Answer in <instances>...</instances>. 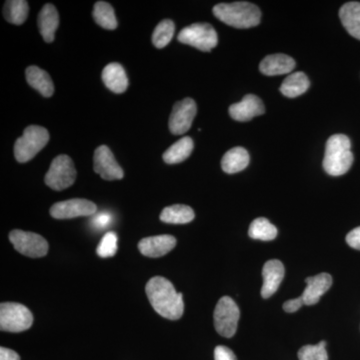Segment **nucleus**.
<instances>
[{
    "mask_svg": "<svg viewBox=\"0 0 360 360\" xmlns=\"http://www.w3.org/2000/svg\"><path fill=\"white\" fill-rule=\"evenodd\" d=\"M146 295L153 309L165 319L177 321L184 311L181 293L175 290L174 284L162 276H155L146 284Z\"/></svg>",
    "mask_w": 360,
    "mask_h": 360,
    "instance_id": "nucleus-1",
    "label": "nucleus"
},
{
    "mask_svg": "<svg viewBox=\"0 0 360 360\" xmlns=\"http://www.w3.org/2000/svg\"><path fill=\"white\" fill-rule=\"evenodd\" d=\"M213 14L225 25L236 28H250L259 25L262 13L255 4L246 1L219 4L213 7Z\"/></svg>",
    "mask_w": 360,
    "mask_h": 360,
    "instance_id": "nucleus-2",
    "label": "nucleus"
},
{
    "mask_svg": "<svg viewBox=\"0 0 360 360\" xmlns=\"http://www.w3.org/2000/svg\"><path fill=\"white\" fill-rule=\"evenodd\" d=\"M352 142L345 134H335L326 142L323 168L329 175L340 176L347 174L354 163Z\"/></svg>",
    "mask_w": 360,
    "mask_h": 360,
    "instance_id": "nucleus-3",
    "label": "nucleus"
},
{
    "mask_svg": "<svg viewBox=\"0 0 360 360\" xmlns=\"http://www.w3.org/2000/svg\"><path fill=\"white\" fill-rule=\"evenodd\" d=\"M49 141V134L44 127L30 125L26 127L22 136L20 137L14 146V155L20 163L32 160L37 153L44 148Z\"/></svg>",
    "mask_w": 360,
    "mask_h": 360,
    "instance_id": "nucleus-4",
    "label": "nucleus"
},
{
    "mask_svg": "<svg viewBox=\"0 0 360 360\" xmlns=\"http://www.w3.org/2000/svg\"><path fill=\"white\" fill-rule=\"evenodd\" d=\"M32 311L20 303L4 302L0 305V329L6 333H22L32 328Z\"/></svg>",
    "mask_w": 360,
    "mask_h": 360,
    "instance_id": "nucleus-5",
    "label": "nucleus"
},
{
    "mask_svg": "<svg viewBox=\"0 0 360 360\" xmlns=\"http://www.w3.org/2000/svg\"><path fill=\"white\" fill-rule=\"evenodd\" d=\"M77 179V169L70 156L61 155L52 160L44 177L45 184L54 191H63L72 186Z\"/></svg>",
    "mask_w": 360,
    "mask_h": 360,
    "instance_id": "nucleus-6",
    "label": "nucleus"
},
{
    "mask_svg": "<svg viewBox=\"0 0 360 360\" xmlns=\"http://www.w3.org/2000/svg\"><path fill=\"white\" fill-rule=\"evenodd\" d=\"M240 312L238 304L229 296L220 298L215 307L214 328L224 338H231L238 330V324Z\"/></svg>",
    "mask_w": 360,
    "mask_h": 360,
    "instance_id": "nucleus-7",
    "label": "nucleus"
},
{
    "mask_svg": "<svg viewBox=\"0 0 360 360\" xmlns=\"http://www.w3.org/2000/svg\"><path fill=\"white\" fill-rule=\"evenodd\" d=\"M179 41L191 45L201 51H210L219 42L214 28L210 23H194L179 32Z\"/></svg>",
    "mask_w": 360,
    "mask_h": 360,
    "instance_id": "nucleus-8",
    "label": "nucleus"
},
{
    "mask_svg": "<svg viewBox=\"0 0 360 360\" xmlns=\"http://www.w3.org/2000/svg\"><path fill=\"white\" fill-rule=\"evenodd\" d=\"M9 240L14 248L25 257L39 258L49 252V243L39 234L23 231H13L9 233Z\"/></svg>",
    "mask_w": 360,
    "mask_h": 360,
    "instance_id": "nucleus-9",
    "label": "nucleus"
},
{
    "mask_svg": "<svg viewBox=\"0 0 360 360\" xmlns=\"http://www.w3.org/2000/svg\"><path fill=\"white\" fill-rule=\"evenodd\" d=\"M196 113L198 108L193 98H186L175 103L169 118V129L172 134L180 135L188 131Z\"/></svg>",
    "mask_w": 360,
    "mask_h": 360,
    "instance_id": "nucleus-10",
    "label": "nucleus"
},
{
    "mask_svg": "<svg viewBox=\"0 0 360 360\" xmlns=\"http://www.w3.org/2000/svg\"><path fill=\"white\" fill-rule=\"evenodd\" d=\"M96 205L92 201L75 198L52 205L51 215L56 219H70L78 217H90L96 214Z\"/></svg>",
    "mask_w": 360,
    "mask_h": 360,
    "instance_id": "nucleus-11",
    "label": "nucleus"
},
{
    "mask_svg": "<svg viewBox=\"0 0 360 360\" xmlns=\"http://www.w3.org/2000/svg\"><path fill=\"white\" fill-rule=\"evenodd\" d=\"M94 172L104 180L122 179L124 176L123 169L115 160L110 148L101 146L96 148L94 158Z\"/></svg>",
    "mask_w": 360,
    "mask_h": 360,
    "instance_id": "nucleus-12",
    "label": "nucleus"
},
{
    "mask_svg": "<svg viewBox=\"0 0 360 360\" xmlns=\"http://www.w3.org/2000/svg\"><path fill=\"white\" fill-rule=\"evenodd\" d=\"M264 104L262 99L253 94H248L239 103L232 104L229 108V115L234 120L250 122L255 116L264 115Z\"/></svg>",
    "mask_w": 360,
    "mask_h": 360,
    "instance_id": "nucleus-13",
    "label": "nucleus"
},
{
    "mask_svg": "<svg viewBox=\"0 0 360 360\" xmlns=\"http://www.w3.org/2000/svg\"><path fill=\"white\" fill-rule=\"evenodd\" d=\"M176 245V239L172 236H150L141 239L139 250L144 257H161L167 255Z\"/></svg>",
    "mask_w": 360,
    "mask_h": 360,
    "instance_id": "nucleus-14",
    "label": "nucleus"
},
{
    "mask_svg": "<svg viewBox=\"0 0 360 360\" xmlns=\"http://www.w3.org/2000/svg\"><path fill=\"white\" fill-rule=\"evenodd\" d=\"M285 269L281 260H269L262 269L264 276V285L262 288V296L269 298L278 290L279 285L283 283Z\"/></svg>",
    "mask_w": 360,
    "mask_h": 360,
    "instance_id": "nucleus-15",
    "label": "nucleus"
},
{
    "mask_svg": "<svg viewBox=\"0 0 360 360\" xmlns=\"http://www.w3.org/2000/svg\"><path fill=\"white\" fill-rule=\"evenodd\" d=\"M307 288L302 293L305 305H314L333 285V277L328 274H321L305 279Z\"/></svg>",
    "mask_w": 360,
    "mask_h": 360,
    "instance_id": "nucleus-16",
    "label": "nucleus"
},
{
    "mask_svg": "<svg viewBox=\"0 0 360 360\" xmlns=\"http://www.w3.org/2000/svg\"><path fill=\"white\" fill-rule=\"evenodd\" d=\"M295 68V59L286 54L277 53L266 56L260 63L259 70L267 77H274V75H288L293 71Z\"/></svg>",
    "mask_w": 360,
    "mask_h": 360,
    "instance_id": "nucleus-17",
    "label": "nucleus"
},
{
    "mask_svg": "<svg viewBox=\"0 0 360 360\" xmlns=\"http://www.w3.org/2000/svg\"><path fill=\"white\" fill-rule=\"evenodd\" d=\"M103 80L105 86L115 94H122L129 87V78L120 63L106 65L103 71Z\"/></svg>",
    "mask_w": 360,
    "mask_h": 360,
    "instance_id": "nucleus-18",
    "label": "nucleus"
},
{
    "mask_svg": "<svg viewBox=\"0 0 360 360\" xmlns=\"http://www.w3.org/2000/svg\"><path fill=\"white\" fill-rule=\"evenodd\" d=\"M59 16L56 6L52 4H45L42 7L39 16V32L41 33L42 39L47 44L54 40L56 30L58 28Z\"/></svg>",
    "mask_w": 360,
    "mask_h": 360,
    "instance_id": "nucleus-19",
    "label": "nucleus"
},
{
    "mask_svg": "<svg viewBox=\"0 0 360 360\" xmlns=\"http://www.w3.org/2000/svg\"><path fill=\"white\" fill-rule=\"evenodd\" d=\"M26 80L28 84L37 89L41 96L51 97L53 96L54 85L51 77L46 71L42 70L37 66H30L25 71Z\"/></svg>",
    "mask_w": 360,
    "mask_h": 360,
    "instance_id": "nucleus-20",
    "label": "nucleus"
},
{
    "mask_svg": "<svg viewBox=\"0 0 360 360\" xmlns=\"http://www.w3.org/2000/svg\"><path fill=\"white\" fill-rule=\"evenodd\" d=\"M341 23L354 39L360 40V2H347L340 11Z\"/></svg>",
    "mask_w": 360,
    "mask_h": 360,
    "instance_id": "nucleus-21",
    "label": "nucleus"
},
{
    "mask_svg": "<svg viewBox=\"0 0 360 360\" xmlns=\"http://www.w3.org/2000/svg\"><path fill=\"white\" fill-rule=\"evenodd\" d=\"M250 165V155L245 148H231L225 153L221 160V167L224 172L229 174H238L241 170L245 169Z\"/></svg>",
    "mask_w": 360,
    "mask_h": 360,
    "instance_id": "nucleus-22",
    "label": "nucleus"
},
{
    "mask_svg": "<svg viewBox=\"0 0 360 360\" xmlns=\"http://www.w3.org/2000/svg\"><path fill=\"white\" fill-rule=\"evenodd\" d=\"M309 79L302 71L292 73L284 79L281 86V92L290 98L302 96L309 89Z\"/></svg>",
    "mask_w": 360,
    "mask_h": 360,
    "instance_id": "nucleus-23",
    "label": "nucleus"
},
{
    "mask_svg": "<svg viewBox=\"0 0 360 360\" xmlns=\"http://www.w3.org/2000/svg\"><path fill=\"white\" fill-rule=\"evenodd\" d=\"M195 217L193 208L184 205L167 206L160 213V219L165 224H186Z\"/></svg>",
    "mask_w": 360,
    "mask_h": 360,
    "instance_id": "nucleus-24",
    "label": "nucleus"
},
{
    "mask_svg": "<svg viewBox=\"0 0 360 360\" xmlns=\"http://www.w3.org/2000/svg\"><path fill=\"white\" fill-rule=\"evenodd\" d=\"M193 141L191 137H182L180 141L175 142L174 146L163 153V160L167 165H176L189 158L193 150Z\"/></svg>",
    "mask_w": 360,
    "mask_h": 360,
    "instance_id": "nucleus-25",
    "label": "nucleus"
},
{
    "mask_svg": "<svg viewBox=\"0 0 360 360\" xmlns=\"http://www.w3.org/2000/svg\"><path fill=\"white\" fill-rule=\"evenodd\" d=\"M28 11L30 6L25 0H8L4 6V15L8 22L20 25L27 18Z\"/></svg>",
    "mask_w": 360,
    "mask_h": 360,
    "instance_id": "nucleus-26",
    "label": "nucleus"
},
{
    "mask_svg": "<svg viewBox=\"0 0 360 360\" xmlns=\"http://www.w3.org/2000/svg\"><path fill=\"white\" fill-rule=\"evenodd\" d=\"M248 236L251 238L258 239V240H274L277 236V229L269 219L259 217L251 222L250 229H248Z\"/></svg>",
    "mask_w": 360,
    "mask_h": 360,
    "instance_id": "nucleus-27",
    "label": "nucleus"
},
{
    "mask_svg": "<svg viewBox=\"0 0 360 360\" xmlns=\"http://www.w3.org/2000/svg\"><path fill=\"white\" fill-rule=\"evenodd\" d=\"M94 18L97 25L104 30H113L117 27L115 9L108 2H96L94 8Z\"/></svg>",
    "mask_w": 360,
    "mask_h": 360,
    "instance_id": "nucleus-28",
    "label": "nucleus"
},
{
    "mask_svg": "<svg viewBox=\"0 0 360 360\" xmlns=\"http://www.w3.org/2000/svg\"><path fill=\"white\" fill-rule=\"evenodd\" d=\"M174 21L170 20L161 21L153 32V45L158 49H163V47L167 46L174 37Z\"/></svg>",
    "mask_w": 360,
    "mask_h": 360,
    "instance_id": "nucleus-29",
    "label": "nucleus"
},
{
    "mask_svg": "<svg viewBox=\"0 0 360 360\" xmlns=\"http://www.w3.org/2000/svg\"><path fill=\"white\" fill-rule=\"evenodd\" d=\"M326 341H321L316 345H305L298 352L300 360H328Z\"/></svg>",
    "mask_w": 360,
    "mask_h": 360,
    "instance_id": "nucleus-30",
    "label": "nucleus"
},
{
    "mask_svg": "<svg viewBox=\"0 0 360 360\" xmlns=\"http://www.w3.org/2000/svg\"><path fill=\"white\" fill-rule=\"evenodd\" d=\"M97 255L103 258L115 257L117 251V234L108 231L97 246Z\"/></svg>",
    "mask_w": 360,
    "mask_h": 360,
    "instance_id": "nucleus-31",
    "label": "nucleus"
},
{
    "mask_svg": "<svg viewBox=\"0 0 360 360\" xmlns=\"http://www.w3.org/2000/svg\"><path fill=\"white\" fill-rule=\"evenodd\" d=\"M111 222H112V217L110 212H106L97 213L96 217L91 219L92 226L96 229H101V231L110 226Z\"/></svg>",
    "mask_w": 360,
    "mask_h": 360,
    "instance_id": "nucleus-32",
    "label": "nucleus"
},
{
    "mask_svg": "<svg viewBox=\"0 0 360 360\" xmlns=\"http://www.w3.org/2000/svg\"><path fill=\"white\" fill-rule=\"evenodd\" d=\"M214 360H238L231 348L219 345L215 347Z\"/></svg>",
    "mask_w": 360,
    "mask_h": 360,
    "instance_id": "nucleus-33",
    "label": "nucleus"
},
{
    "mask_svg": "<svg viewBox=\"0 0 360 360\" xmlns=\"http://www.w3.org/2000/svg\"><path fill=\"white\" fill-rule=\"evenodd\" d=\"M347 243L350 248L360 250V226L352 229L347 236Z\"/></svg>",
    "mask_w": 360,
    "mask_h": 360,
    "instance_id": "nucleus-34",
    "label": "nucleus"
},
{
    "mask_svg": "<svg viewBox=\"0 0 360 360\" xmlns=\"http://www.w3.org/2000/svg\"><path fill=\"white\" fill-rule=\"evenodd\" d=\"M302 305H304V302H303L302 296H300V297L284 302L283 309L284 311L288 312V314H293V312L297 311L300 307H302Z\"/></svg>",
    "mask_w": 360,
    "mask_h": 360,
    "instance_id": "nucleus-35",
    "label": "nucleus"
},
{
    "mask_svg": "<svg viewBox=\"0 0 360 360\" xmlns=\"http://www.w3.org/2000/svg\"><path fill=\"white\" fill-rule=\"evenodd\" d=\"M0 360H20V356L13 349L9 348H0Z\"/></svg>",
    "mask_w": 360,
    "mask_h": 360,
    "instance_id": "nucleus-36",
    "label": "nucleus"
}]
</instances>
